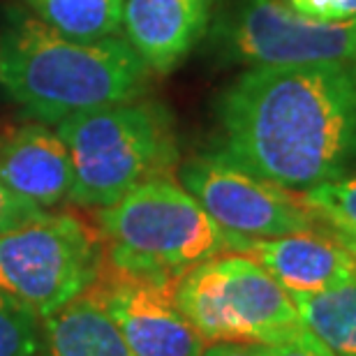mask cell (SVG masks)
<instances>
[{
  "mask_svg": "<svg viewBox=\"0 0 356 356\" xmlns=\"http://www.w3.org/2000/svg\"><path fill=\"white\" fill-rule=\"evenodd\" d=\"M218 151L254 176L305 192L356 167L350 63L248 67L216 102Z\"/></svg>",
  "mask_w": 356,
  "mask_h": 356,
  "instance_id": "1",
  "label": "cell"
},
{
  "mask_svg": "<svg viewBox=\"0 0 356 356\" xmlns=\"http://www.w3.org/2000/svg\"><path fill=\"white\" fill-rule=\"evenodd\" d=\"M151 70L123 35L76 42L24 12L0 28V86L42 123L144 97Z\"/></svg>",
  "mask_w": 356,
  "mask_h": 356,
  "instance_id": "2",
  "label": "cell"
},
{
  "mask_svg": "<svg viewBox=\"0 0 356 356\" xmlns=\"http://www.w3.org/2000/svg\"><path fill=\"white\" fill-rule=\"evenodd\" d=\"M97 234L106 268L165 287H176L206 259L236 252L241 243L172 174L148 178L97 209Z\"/></svg>",
  "mask_w": 356,
  "mask_h": 356,
  "instance_id": "3",
  "label": "cell"
},
{
  "mask_svg": "<svg viewBox=\"0 0 356 356\" xmlns=\"http://www.w3.org/2000/svg\"><path fill=\"white\" fill-rule=\"evenodd\" d=\"M74 169L70 202L104 209L148 178L172 174L178 141L165 104L139 97L74 113L58 123Z\"/></svg>",
  "mask_w": 356,
  "mask_h": 356,
  "instance_id": "4",
  "label": "cell"
},
{
  "mask_svg": "<svg viewBox=\"0 0 356 356\" xmlns=\"http://www.w3.org/2000/svg\"><path fill=\"white\" fill-rule=\"evenodd\" d=\"M174 301L206 343L280 345L305 324L280 282L252 257L225 252L190 268Z\"/></svg>",
  "mask_w": 356,
  "mask_h": 356,
  "instance_id": "5",
  "label": "cell"
},
{
  "mask_svg": "<svg viewBox=\"0 0 356 356\" xmlns=\"http://www.w3.org/2000/svg\"><path fill=\"white\" fill-rule=\"evenodd\" d=\"M104 264L102 238L72 213H44L0 234V291L40 319L81 296Z\"/></svg>",
  "mask_w": 356,
  "mask_h": 356,
  "instance_id": "6",
  "label": "cell"
},
{
  "mask_svg": "<svg viewBox=\"0 0 356 356\" xmlns=\"http://www.w3.org/2000/svg\"><path fill=\"white\" fill-rule=\"evenodd\" d=\"M213 35L222 56L248 67L350 63L356 56V19H305L284 0H234Z\"/></svg>",
  "mask_w": 356,
  "mask_h": 356,
  "instance_id": "7",
  "label": "cell"
},
{
  "mask_svg": "<svg viewBox=\"0 0 356 356\" xmlns=\"http://www.w3.org/2000/svg\"><path fill=\"white\" fill-rule=\"evenodd\" d=\"M178 183L225 232L241 238H275L322 225L301 192L254 176L218 148L178 165Z\"/></svg>",
  "mask_w": 356,
  "mask_h": 356,
  "instance_id": "8",
  "label": "cell"
},
{
  "mask_svg": "<svg viewBox=\"0 0 356 356\" xmlns=\"http://www.w3.org/2000/svg\"><path fill=\"white\" fill-rule=\"evenodd\" d=\"M90 289L132 356H202L209 345L178 310L174 287L116 273L102 264Z\"/></svg>",
  "mask_w": 356,
  "mask_h": 356,
  "instance_id": "9",
  "label": "cell"
},
{
  "mask_svg": "<svg viewBox=\"0 0 356 356\" xmlns=\"http://www.w3.org/2000/svg\"><path fill=\"white\" fill-rule=\"evenodd\" d=\"M236 252L264 266L287 294H312L356 280L354 257L324 225L275 238H241Z\"/></svg>",
  "mask_w": 356,
  "mask_h": 356,
  "instance_id": "10",
  "label": "cell"
},
{
  "mask_svg": "<svg viewBox=\"0 0 356 356\" xmlns=\"http://www.w3.org/2000/svg\"><path fill=\"white\" fill-rule=\"evenodd\" d=\"M216 0H123L120 35L151 72L167 74L192 54L213 19Z\"/></svg>",
  "mask_w": 356,
  "mask_h": 356,
  "instance_id": "11",
  "label": "cell"
},
{
  "mask_svg": "<svg viewBox=\"0 0 356 356\" xmlns=\"http://www.w3.org/2000/svg\"><path fill=\"white\" fill-rule=\"evenodd\" d=\"M0 181L17 197L44 211L70 202L74 169L58 132L44 125H28L3 134Z\"/></svg>",
  "mask_w": 356,
  "mask_h": 356,
  "instance_id": "12",
  "label": "cell"
},
{
  "mask_svg": "<svg viewBox=\"0 0 356 356\" xmlns=\"http://www.w3.org/2000/svg\"><path fill=\"white\" fill-rule=\"evenodd\" d=\"M40 356H132L90 287L42 319Z\"/></svg>",
  "mask_w": 356,
  "mask_h": 356,
  "instance_id": "13",
  "label": "cell"
},
{
  "mask_svg": "<svg viewBox=\"0 0 356 356\" xmlns=\"http://www.w3.org/2000/svg\"><path fill=\"white\" fill-rule=\"evenodd\" d=\"M305 329L312 331L336 356H356V280L338 287L289 294Z\"/></svg>",
  "mask_w": 356,
  "mask_h": 356,
  "instance_id": "14",
  "label": "cell"
},
{
  "mask_svg": "<svg viewBox=\"0 0 356 356\" xmlns=\"http://www.w3.org/2000/svg\"><path fill=\"white\" fill-rule=\"evenodd\" d=\"M33 17L76 42H97L120 35L123 0H24Z\"/></svg>",
  "mask_w": 356,
  "mask_h": 356,
  "instance_id": "15",
  "label": "cell"
},
{
  "mask_svg": "<svg viewBox=\"0 0 356 356\" xmlns=\"http://www.w3.org/2000/svg\"><path fill=\"white\" fill-rule=\"evenodd\" d=\"M42 322L35 312L0 291V356H40Z\"/></svg>",
  "mask_w": 356,
  "mask_h": 356,
  "instance_id": "16",
  "label": "cell"
},
{
  "mask_svg": "<svg viewBox=\"0 0 356 356\" xmlns=\"http://www.w3.org/2000/svg\"><path fill=\"white\" fill-rule=\"evenodd\" d=\"M301 195L308 209L319 218V222L356 229V172L338 178V181L310 188Z\"/></svg>",
  "mask_w": 356,
  "mask_h": 356,
  "instance_id": "17",
  "label": "cell"
},
{
  "mask_svg": "<svg viewBox=\"0 0 356 356\" xmlns=\"http://www.w3.org/2000/svg\"><path fill=\"white\" fill-rule=\"evenodd\" d=\"M289 10L315 21L356 19V0H284Z\"/></svg>",
  "mask_w": 356,
  "mask_h": 356,
  "instance_id": "18",
  "label": "cell"
},
{
  "mask_svg": "<svg viewBox=\"0 0 356 356\" xmlns=\"http://www.w3.org/2000/svg\"><path fill=\"white\" fill-rule=\"evenodd\" d=\"M44 209L40 206H33L26 199L17 197L14 192L7 188V185L0 181V234L17 229L28 220H35L40 216H44Z\"/></svg>",
  "mask_w": 356,
  "mask_h": 356,
  "instance_id": "19",
  "label": "cell"
},
{
  "mask_svg": "<svg viewBox=\"0 0 356 356\" xmlns=\"http://www.w3.org/2000/svg\"><path fill=\"white\" fill-rule=\"evenodd\" d=\"M268 356H336L315 333L303 329L287 343L268 347Z\"/></svg>",
  "mask_w": 356,
  "mask_h": 356,
  "instance_id": "20",
  "label": "cell"
},
{
  "mask_svg": "<svg viewBox=\"0 0 356 356\" xmlns=\"http://www.w3.org/2000/svg\"><path fill=\"white\" fill-rule=\"evenodd\" d=\"M202 356H268V347L254 343H209Z\"/></svg>",
  "mask_w": 356,
  "mask_h": 356,
  "instance_id": "21",
  "label": "cell"
},
{
  "mask_svg": "<svg viewBox=\"0 0 356 356\" xmlns=\"http://www.w3.org/2000/svg\"><path fill=\"white\" fill-rule=\"evenodd\" d=\"M326 229H329L333 236H336L340 243H343L347 250H350V254L354 257L356 261V229L354 227H343V225H331V222H322Z\"/></svg>",
  "mask_w": 356,
  "mask_h": 356,
  "instance_id": "22",
  "label": "cell"
},
{
  "mask_svg": "<svg viewBox=\"0 0 356 356\" xmlns=\"http://www.w3.org/2000/svg\"><path fill=\"white\" fill-rule=\"evenodd\" d=\"M350 67H352V72H354V76H356V56L350 60Z\"/></svg>",
  "mask_w": 356,
  "mask_h": 356,
  "instance_id": "23",
  "label": "cell"
}]
</instances>
